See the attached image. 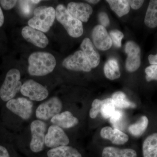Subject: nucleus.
<instances>
[{
  "instance_id": "nucleus-1",
  "label": "nucleus",
  "mask_w": 157,
  "mask_h": 157,
  "mask_svg": "<svg viewBox=\"0 0 157 157\" xmlns=\"http://www.w3.org/2000/svg\"><path fill=\"white\" fill-rule=\"evenodd\" d=\"M28 72L31 76H45L53 71L56 60L52 54L37 52L31 54L28 59Z\"/></svg>"
},
{
  "instance_id": "nucleus-2",
  "label": "nucleus",
  "mask_w": 157,
  "mask_h": 157,
  "mask_svg": "<svg viewBox=\"0 0 157 157\" xmlns=\"http://www.w3.org/2000/svg\"><path fill=\"white\" fill-rule=\"evenodd\" d=\"M56 17V10L53 7L42 6L34 11V16L28 21L29 26L42 33H47L53 25Z\"/></svg>"
},
{
  "instance_id": "nucleus-3",
  "label": "nucleus",
  "mask_w": 157,
  "mask_h": 157,
  "mask_svg": "<svg viewBox=\"0 0 157 157\" xmlns=\"http://www.w3.org/2000/svg\"><path fill=\"white\" fill-rule=\"evenodd\" d=\"M56 17L70 36L78 38L82 36L83 33L82 22L73 17L63 5H59L57 6Z\"/></svg>"
},
{
  "instance_id": "nucleus-4",
  "label": "nucleus",
  "mask_w": 157,
  "mask_h": 157,
  "mask_svg": "<svg viewBox=\"0 0 157 157\" xmlns=\"http://www.w3.org/2000/svg\"><path fill=\"white\" fill-rule=\"evenodd\" d=\"M21 74L16 69L9 70L0 89V98L4 101H9L20 91L22 84L20 81Z\"/></svg>"
},
{
  "instance_id": "nucleus-5",
  "label": "nucleus",
  "mask_w": 157,
  "mask_h": 157,
  "mask_svg": "<svg viewBox=\"0 0 157 157\" xmlns=\"http://www.w3.org/2000/svg\"><path fill=\"white\" fill-rule=\"evenodd\" d=\"M46 128V124L39 120L33 121L31 124L32 138L30 148L33 152H40L44 149Z\"/></svg>"
},
{
  "instance_id": "nucleus-6",
  "label": "nucleus",
  "mask_w": 157,
  "mask_h": 157,
  "mask_svg": "<svg viewBox=\"0 0 157 157\" xmlns=\"http://www.w3.org/2000/svg\"><path fill=\"white\" fill-rule=\"evenodd\" d=\"M62 108L61 101L57 97H53L38 106L36 109V117L39 120L51 119L55 116L60 113Z\"/></svg>"
},
{
  "instance_id": "nucleus-7",
  "label": "nucleus",
  "mask_w": 157,
  "mask_h": 157,
  "mask_svg": "<svg viewBox=\"0 0 157 157\" xmlns=\"http://www.w3.org/2000/svg\"><path fill=\"white\" fill-rule=\"evenodd\" d=\"M62 65L67 70L89 72L92 67L83 52L78 50L67 57L63 60Z\"/></svg>"
},
{
  "instance_id": "nucleus-8",
  "label": "nucleus",
  "mask_w": 157,
  "mask_h": 157,
  "mask_svg": "<svg viewBox=\"0 0 157 157\" xmlns=\"http://www.w3.org/2000/svg\"><path fill=\"white\" fill-rule=\"evenodd\" d=\"M21 93L31 101H41L48 97L47 89L39 82L32 79L25 82L21 86Z\"/></svg>"
},
{
  "instance_id": "nucleus-9",
  "label": "nucleus",
  "mask_w": 157,
  "mask_h": 157,
  "mask_svg": "<svg viewBox=\"0 0 157 157\" xmlns=\"http://www.w3.org/2000/svg\"><path fill=\"white\" fill-rule=\"evenodd\" d=\"M6 107L10 111L24 120H28L32 115L33 104L24 98L12 99L7 102Z\"/></svg>"
},
{
  "instance_id": "nucleus-10",
  "label": "nucleus",
  "mask_w": 157,
  "mask_h": 157,
  "mask_svg": "<svg viewBox=\"0 0 157 157\" xmlns=\"http://www.w3.org/2000/svg\"><path fill=\"white\" fill-rule=\"evenodd\" d=\"M70 142L69 137L62 128L52 125L48 128L45 135V145L49 148L67 146Z\"/></svg>"
},
{
  "instance_id": "nucleus-11",
  "label": "nucleus",
  "mask_w": 157,
  "mask_h": 157,
  "mask_svg": "<svg viewBox=\"0 0 157 157\" xmlns=\"http://www.w3.org/2000/svg\"><path fill=\"white\" fill-rule=\"evenodd\" d=\"M125 51L128 55L125 67L128 72H133L138 70L141 64L140 47L133 41L127 42Z\"/></svg>"
},
{
  "instance_id": "nucleus-12",
  "label": "nucleus",
  "mask_w": 157,
  "mask_h": 157,
  "mask_svg": "<svg viewBox=\"0 0 157 157\" xmlns=\"http://www.w3.org/2000/svg\"><path fill=\"white\" fill-rule=\"evenodd\" d=\"M92 37L94 45L99 50H108L112 46V39L106 29L102 25H99L94 28Z\"/></svg>"
},
{
  "instance_id": "nucleus-13",
  "label": "nucleus",
  "mask_w": 157,
  "mask_h": 157,
  "mask_svg": "<svg viewBox=\"0 0 157 157\" xmlns=\"http://www.w3.org/2000/svg\"><path fill=\"white\" fill-rule=\"evenodd\" d=\"M21 35L27 42L39 48H45L49 43L48 39L45 34L29 26H26L23 28Z\"/></svg>"
},
{
  "instance_id": "nucleus-14",
  "label": "nucleus",
  "mask_w": 157,
  "mask_h": 157,
  "mask_svg": "<svg viewBox=\"0 0 157 157\" xmlns=\"http://www.w3.org/2000/svg\"><path fill=\"white\" fill-rule=\"evenodd\" d=\"M67 9L73 17L82 22H87L93 11L91 6L83 2H71L68 4Z\"/></svg>"
},
{
  "instance_id": "nucleus-15",
  "label": "nucleus",
  "mask_w": 157,
  "mask_h": 157,
  "mask_svg": "<svg viewBox=\"0 0 157 157\" xmlns=\"http://www.w3.org/2000/svg\"><path fill=\"white\" fill-rule=\"evenodd\" d=\"M82 51L85 55L92 68L97 67L100 63V55L90 39L85 38L80 45Z\"/></svg>"
},
{
  "instance_id": "nucleus-16",
  "label": "nucleus",
  "mask_w": 157,
  "mask_h": 157,
  "mask_svg": "<svg viewBox=\"0 0 157 157\" xmlns=\"http://www.w3.org/2000/svg\"><path fill=\"white\" fill-rule=\"evenodd\" d=\"M101 137L108 139L116 144H124L129 140L128 135L116 128L113 129L110 127H105L101 129Z\"/></svg>"
},
{
  "instance_id": "nucleus-17",
  "label": "nucleus",
  "mask_w": 157,
  "mask_h": 157,
  "mask_svg": "<svg viewBox=\"0 0 157 157\" xmlns=\"http://www.w3.org/2000/svg\"><path fill=\"white\" fill-rule=\"evenodd\" d=\"M51 122L55 125L63 128H70L76 126L78 123V119L69 111L61 113L51 119Z\"/></svg>"
},
{
  "instance_id": "nucleus-18",
  "label": "nucleus",
  "mask_w": 157,
  "mask_h": 157,
  "mask_svg": "<svg viewBox=\"0 0 157 157\" xmlns=\"http://www.w3.org/2000/svg\"><path fill=\"white\" fill-rule=\"evenodd\" d=\"M48 157H82L76 148L72 147L62 146L51 148L47 153Z\"/></svg>"
},
{
  "instance_id": "nucleus-19",
  "label": "nucleus",
  "mask_w": 157,
  "mask_h": 157,
  "mask_svg": "<svg viewBox=\"0 0 157 157\" xmlns=\"http://www.w3.org/2000/svg\"><path fill=\"white\" fill-rule=\"evenodd\" d=\"M144 157H157V133L149 135L142 145Z\"/></svg>"
},
{
  "instance_id": "nucleus-20",
  "label": "nucleus",
  "mask_w": 157,
  "mask_h": 157,
  "mask_svg": "<svg viewBox=\"0 0 157 157\" xmlns=\"http://www.w3.org/2000/svg\"><path fill=\"white\" fill-rule=\"evenodd\" d=\"M102 157H137L136 152L132 149H121L113 147H107L103 150Z\"/></svg>"
},
{
  "instance_id": "nucleus-21",
  "label": "nucleus",
  "mask_w": 157,
  "mask_h": 157,
  "mask_svg": "<svg viewBox=\"0 0 157 157\" xmlns=\"http://www.w3.org/2000/svg\"><path fill=\"white\" fill-rule=\"evenodd\" d=\"M144 22L151 29L157 27V0H151L149 3L145 14Z\"/></svg>"
},
{
  "instance_id": "nucleus-22",
  "label": "nucleus",
  "mask_w": 157,
  "mask_h": 157,
  "mask_svg": "<svg viewBox=\"0 0 157 157\" xmlns=\"http://www.w3.org/2000/svg\"><path fill=\"white\" fill-rule=\"evenodd\" d=\"M110 9L119 17H122L129 13L130 6L127 0H107Z\"/></svg>"
},
{
  "instance_id": "nucleus-23",
  "label": "nucleus",
  "mask_w": 157,
  "mask_h": 157,
  "mask_svg": "<svg viewBox=\"0 0 157 157\" xmlns=\"http://www.w3.org/2000/svg\"><path fill=\"white\" fill-rule=\"evenodd\" d=\"M104 73L105 76L110 80H114L121 76L118 63L114 59H109L104 65Z\"/></svg>"
},
{
  "instance_id": "nucleus-24",
  "label": "nucleus",
  "mask_w": 157,
  "mask_h": 157,
  "mask_svg": "<svg viewBox=\"0 0 157 157\" xmlns=\"http://www.w3.org/2000/svg\"><path fill=\"white\" fill-rule=\"evenodd\" d=\"M149 121L145 116L141 117L135 124L129 126V131L133 136L139 137L146 131L148 127Z\"/></svg>"
},
{
  "instance_id": "nucleus-25",
  "label": "nucleus",
  "mask_w": 157,
  "mask_h": 157,
  "mask_svg": "<svg viewBox=\"0 0 157 157\" xmlns=\"http://www.w3.org/2000/svg\"><path fill=\"white\" fill-rule=\"evenodd\" d=\"M112 99L115 107L120 108H134L136 107L134 103L127 99L124 93L121 91L116 92L113 94Z\"/></svg>"
},
{
  "instance_id": "nucleus-26",
  "label": "nucleus",
  "mask_w": 157,
  "mask_h": 157,
  "mask_svg": "<svg viewBox=\"0 0 157 157\" xmlns=\"http://www.w3.org/2000/svg\"><path fill=\"white\" fill-rule=\"evenodd\" d=\"M115 111V106L112 98H107L101 101V113L105 119L110 118Z\"/></svg>"
},
{
  "instance_id": "nucleus-27",
  "label": "nucleus",
  "mask_w": 157,
  "mask_h": 157,
  "mask_svg": "<svg viewBox=\"0 0 157 157\" xmlns=\"http://www.w3.org/2000/svg\"><path fill=\"white\" fill-rule=\"evenodd\" d=\"M124 117L123 112L120 110H115L110 117V122L114 128L122 129L124 123Z\"/></svg>"
},
{
  "instance_id": "nucleus-28",
  "label": "nucleus",
  "mask_w": 157,
  "mask_h": 157,
  "mask_svg": "<svg viewBox=\"0 0 157 157\" xmlns=\"http://www.w3.org/2000/svg\"><path fill=\"white\" fill-rule=\"evenodd\" d=\"M109 36L112 39V42L116 47L120 48L121 46V41L123 39L124 34L118 30L110 31Z\"/></svg>"
},
{
  "instance_id": "nucleus-29",
  "label": "nucleus",
  "mask_w": 157,
  "mask_h": 157,
  "mask_svg": "<svg viewBox=\"0 0 157 157\" xmlns=\"http://www.w3.org/2000/svg\"><path fill=\"white\" fill-rule=\"evenodd\" d=\"M145 73L146 74L145 78L147 81H157V65H151L147 67L145 69Z\"/></svg>"
},
{
  "instance_id": "nucleus-30",
  "label": "nucleus",
  "mask_w": 157,
  "mask_h": 157,
  "mask_svg": "<svg viewBox=\"0 0 157 157\" xmlns=\"http://www.w3.org/2000/svg\"><path fill=\"white\" fill-rule=\"evenodd\" d=\"M101 101L99 99H95L93 101L92 104V108L90 111V117L94 119L101 112Z\"/></svg>"
},
{
  "instance_id": "nucleus-31",
  "label": "nucleus",
  "mask_w": 157,
  "mask_h": 157,
  "mask_svg": "<svg viewBox=\"0 0 157 157\" xmlns=\"http://www.w3.org/2000/svg\"><path fill=\"white\" fill-rule=\"evenodd\" d=\"M98 19L101 23V25L104 26V27L108 26L109 25V17L105 12H100L98 14Z\"/></svg>"
},
{
  "instance_id": "nucleus-32",
  "label": "nucleus",
  "mask_w": 157,
  "mask_h": 157,
  "mask_svg": "<svg viewBox=\"0 0 157 157\" xmlns=\"http://www.w3.org/2000/svg\"><path fill=\"white\" fill-rule=\"evenodd\" d=\"M17 2V1H14V0H12V1L1 0L0 4L3 9L5 10H9L14 8Z\"/></svg>"
},
{
  "instance_id": "nucleus-33",
  "label": "nucleus",
  "mask_w": 157,
  "mask_h": 157,
  "mask_svg": "<svg viewBox=\"0 0 157 157\" xmlns=\"http://www.w3.org/2000/svg\"><path fill=\"white\" fill-rule=\"evenodd\" d=\"M144 1L143 0H130L129 1L130 7L132 9L137 10L141 8Z\"/></svg>"
},
{
  "instance_id": "nucleus-34",
  "label": "nucleus",
  "mask_w": 157,
  "mask_h": 157,
  "mask_svg": "<svg viewBox=\"0 0 157 157\" xmlns=\"http://www.w3.org/2000/svg\"><path fill=\"white\" fill-rule=\"evenodd\" d=\"M148 60L151 65H157V53L155 55H150L148 57Z\"/></svg>"
},
{
  "instance_id": "nucleus-35",
  "label": "nucleus",
  "mask_w": 157,
  "mask_h": 157,
  "mask_svg": "<svg viewBox=\"0 0 157 157\" xmlns=\"http://www.w3.org/2000/svg\"><path fill=\"white\" fill-rule=\"evenodd\" d=\"M0 157H10L7 149L1 145H0Z\"/></svg>"
},
{
  "instance_id": "nucleus-36",
  "label": "nucleus",
  "mask_w": 157,
  "mask_h": 157,
  "mask_svg": "<svg viewBox=\"0 0 157 157\" xmlns=\"http://www.w3.org/2000/svg\"><path fill=\"white\" fill-rule=\"evenodd\" d=\"M4 22V16L3 11L0 7V27L3 25Z\"/></svg>"
},
{
  "instance_id": "nucleus-37",
  "label": "nucleus",
  "mask_w": 157,
  "mask_h": 157,
  "mask_svg": "<svg viewBox=\"0 0 157 157\" xmlns=\"http://www.w3.org/2000/svg\"><path fill=\"white\" fill-rule=\"evenodd\" d=\"M86 1L88 2L91 3V4H96L100 2V1H98V0H87V1Z\"/></svg>"
},
{
  "instance_id": "nucleus-38",
  "label": "nucleus",
  "mask_w": 157,
  "mask_h": 157,
  "mask_svg": "<svg viewBox=\"0 0 157 157\" xmlns=\"http://www.w3.org/2000/svg\"><path fill=\"white\" fill-rule=\"evenodd\" d=\"M30 2H31L32 3H33V4H38L41 2V1H38V0H35V1H29Z\"/></svg>"
}]
</instances>
